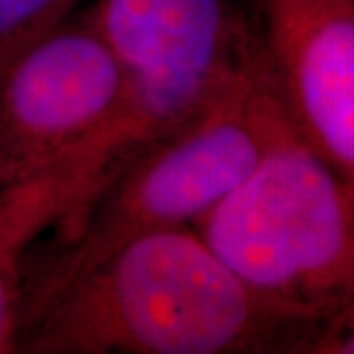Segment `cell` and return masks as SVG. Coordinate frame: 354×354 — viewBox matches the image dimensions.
Segmentation results:
<instances>
[{"instance_id":"1","label":"cell","mask_w":354,"mask_h":354,"mask_svg":"<svg viewBox=\"0 0 354 354\" xmlns=\"http://www.w3.org/2000/svg\"><path fill=\"white\" fill-rule=\"evenodd\" d=\"M270 315L193 227L136 236L28 307L18 353H293Z\"/></svg>"},{"instance_id":"2","label":"cell","mask_w":354,"mask_h":354,"mask_svg":"<svg viewBox=\"0 0 354 354\" xmlns=\"http://www.w3.org/2000/svg\"><path fill=\"white\" fill-rule=\"evenodd\" d=\"M286 106L258 46L211 101L114 177L64 236L22 252V315L128 241L195 227L250 176Z\"/></svg>"},{"instance_id":"3","label":"cell","mask_w":354,"mask_h":354,"mask_svg":"<svg viewBox=\"0 0 354 354\" xmlns=\"http://www.w3.org/2000/svg\"><path fill=\"white\" fill-rule=\"evenodd\" d=\"M193 228L293 330V353L317 325L354 304V189L288 111L250 176Z\"/></svg>"},{"instance_id":"4","label":"cell","mask_w":354,"mask_h":354,"mask_svg":"<svg viewBox=\"0 0 354 354\" xmlns=\"http://www.w3.org/2000/svg\"><path fill=\"white\" fill-rule=\"evenodd\" d=\"M83 10L122 67L116 109L65 165L67 187L91 201L211 101L258 36L228 0H91Z\"/></svg>"},{"instance_id":"5","label":"cell","mask_w":354,"mask_h":354,"mask_svg":"<svg viewBox=\"0 0 354 354\" xmlns=\"http://www.w3.org/2000/svg\"><path fill=\"white\" fill-rule=\"evenodd\" d=\"M120 93V62L83 8L0 53V209L85 146Z\"/></svg>"},{"instance_id":"6","label":"cell","mask_w":354,"mask_h":354,"mask_svg":"<svg viewBox=\"0 0 354 354\" xmlns=\"http://www.w3.org/2000/svg\"><path fill=\"white\" fill-rule=\"evenodd\" d=\"M293 124L354 189V0H252Z\"/></svg>"},{"instance_id":"7","label":"cell","mask_w":354,"mask_h":354,"mask_svg":"<svg viewBox=\"0 0 354 354\" xmlns=\"http://www.w3.org/2000/svg\"><path fill=\"white\" fill-rule=\"evenodd\" d=\"M91 0H0V53L34 38Z\"/></svg>"},{"instance_id":"8","label":"cell","mask_w":354,"mask_h":354,"mask_svg":"<svg viewBox=\"0 0 354 354\" xmlns=\"http://www.w3.org/2000/svg\"><path fill=\"white\" fill-rule=\"evenodd\" d=\"M22 329V252L0 232V354L18 353Z\"/></svg>"},{"instance_id":"9","label":"cell","mask_w":354,"mask_h":354,"mask_svg":"<svg viewBox=\"0 0 354 354\" xmlns=\"http://www.w3.org/2000/svg\"><path fill=\"white\" fill-rule=\"evenodd\" d=\"M305 354H354V304L317 325L301 342Z\"/></svg>"},{"instance_id":"10","label":"cell","mask_w":354,"mask_h":354,"mask_svg":"<svg viewBox=\"0 0 354 354\" xmlns=\"http://www.w3.org/2000/svg\"><path fill=\"white\" fill-rule=\"evenodd\" d=\"M0 232H2V234H4V230H2V227H0ZM4 236H6V234H4ZM6 239H8V236H6Z\"/></svg>"}]
</instances>
